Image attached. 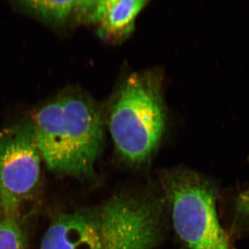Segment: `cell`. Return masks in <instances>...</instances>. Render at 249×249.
Returning a JSON list of instances; mask_svg holds the SVG:
<instances>
[{"mask_svg": "<svg viewBox=\"0 0 249 249\" xmlns=\"http://www.w3.org/2000/svg\"><path fill=\"white\" fill-rule=\"evenodd\" d=\"M161 213L155 201L116 196L92 211L59 216L40 249H152L160 238Z\"/></svg>", "mask_w": 249, "mask_h": 249, "instance_id": "1", "label": "cell"}, {"mask_svg": "<svg viewBox=\"0 0 249 249\" xmlns=\"http://www.w3.org/2000/svg\"><path fill=\"white\" fill-rule=\"evenodd\" d=\"M37 147L49 169L88 177L102 149L103 122L86 95L70 91L47 103L31 121Z\"/></svg>", "mask_w": 249, "mask_h": 249, "instance_id": "2", "label": "cell"}, {"mask_svg": "<svg viewBox=\"0 0 249 249\" xmlns=\"http://www.w3.org/2000/svg\"><path fill=\"white\" fill-rule=\"evenodd\" d=\"M166 119L160 77L152 72L135 73L118 90L108 114V127L120 155L140 163L160 143Z\"/></svg>", "mask_w": 249, "mask_h": 249, "instance_id": "3", "label": "cell"}, {"mask_svg": "<svg viewBox=\"0 0 249 249\" xmlns=\"http://www.w3.org/2000/svg\"><path fill=\"white\" fill-rule=\"evenodd\" d=\"M170 199L174 227L192 249H229V238L218 220L215 196L209 183L193 173L172 179Z\"/></svg>", "mask_w": 249, "mask_h": 249, "instance_id": "4", "label": "cell"}, {"mask_svg": "<svg viewBox=\"0 0 249 249\" xmlns=\"http://www.w3.org/2000/svg\"><path fill=\"white\" fill-rule=\"evenodd\" d=\"M42 156L31 122L0 129V211L16 217L40 179Z\"/></svg>", "mask_w": 249, "mask_h": 249, "instance_id": "5", "label": "cell"}, {"mask_svg": "<svg viewBox=\"0 0 249 249\" xmlns=\"http://www.w3.org/2000/svg\"><path fill=\"white\" fill-rule=\"evenodd\" d=\"M147 3L145 0L75 1L73 15L80 22L95 26L101 38L118 42L133 32L136 19Z\"/></svg>", "mask_w": 249, "mask_h": 249, "instance_id": "6", "label": "cell"}, {"mask_svg": "<svg viewBox=\"0 0 249 249\" xmlns=\"http://www.w3.org/2000/svg\"><path fill=\"white\" fill-rule=\"evenodd\" d=\"M19 6L46 22L63 25L72 16L75 1H22Z\"/></svg>", "mask_w": 249, "mask_h": 249, "instance_id": "7", "label": "cell"}, {"mask_svg": "<svg viewBox=\"0 0 249 249\" xmlns=\"http://www.w3.org/2000/svg\"><path fill=\"white\" fill-rule=\"evenodd\" d=\"M0 249H26L20 225L14 216H0Z\"/></svg>", "mask_w": 249, "mask_h": 249, "instance_id": "8", "label": "cell"}]
</instances>
